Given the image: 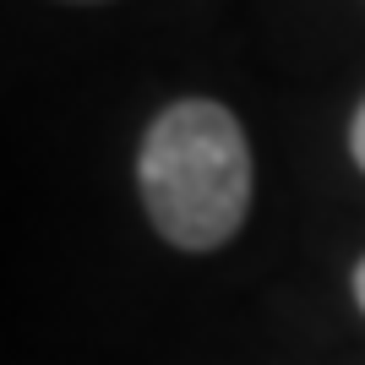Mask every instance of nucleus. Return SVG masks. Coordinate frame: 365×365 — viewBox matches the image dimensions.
I'll return each instance as SVG.
<instances>
[{
    "label": "nucleus",
    "mask_w": 365,
    "mask_h": 365,
    "mask_svg": "<svg viewBox=\"0 0 365 365\" xmlns=\"http://www.w3.org/2000/svg\"><path fill=\"white\" fill-rule=\"evenodd\" d=\"M137 191L153 229L180 251H218L251 213V142L218 98H175L137 153Z\"/></svg>",
    "instance_id": "nucleus-1"
},
{
    "label": "nucleus",
    "mask_w": 365,
    "mask_h": 365,
    "mask_svg": "<svg viewBox=\"0 0 365 365\" xmlns=\"http://www.w3.org/2000/svg\"><path fill=\"white\" fill-rule=\"evenodd\" d=\"M349 153H354V164L365 169V98H360V109H354V120H349Z\"/></svg>",
    "instance_id": "nucleus-2"
},
{
    "label": "nucleus",
    "mask_w": 365,
    "mask_h": 365,
    "mask_svg": "<svg viewBox=\"0 0 365 365\" xmlns=\"http://www.w3.org/2000/svg\"><path fill=\"white\" fill-rule=\"evenodd\" d=\"M354 300H360V311H365V257H360V267H354Z\"/></svg>",
    "instance_id": "nucleus-3"
}]
</instances>
